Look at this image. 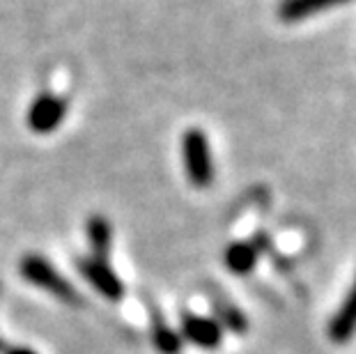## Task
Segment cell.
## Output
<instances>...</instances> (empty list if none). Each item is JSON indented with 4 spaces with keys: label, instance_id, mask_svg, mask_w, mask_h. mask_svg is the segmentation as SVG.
<instances>
[{
    "label": "cell",
    "instance_id": "obj_1",
    "mask_svg": "<svg viewBox=\"0 0 356 354\" xmlns=\"http://www.w3.org/2000/svg\"><path fill=\"white\" fill-rule=\"evenodd\" d=\"M181 154H184V170L188 182L198 189L209 186L214 179V161H211V150L202 129L198 127L186 129L184 138H181Z\"/></svg>",
    "mask_w": 356,
    "mask_h": 354
},
{
    "label": "cell",
    "instance_id": "obj_2",
    "mask_svg": "<svg viewBox=\"0 0 356 354\" xmlns=\"http://www.w3.org/2000/svg\"><path fill=\"white\" fill-rule=\"evenodd\" d=\"M21 276H24L28 283L47 290L49 295L58 297L60 301H67V304H76L79 301L76 288H74L49 260H44L42 255H26V258L21 260Z\"/></svg>",
    "mask_w": 356,
    "mask_h": 354
},
{
    "label": "cell",
    "instance_id": "obj_3",
    "mask_svg": "<svg viewBox=\"0 0 356 354\" xmlns=\"http://www.w3.org/2000/svg\"><path fill=\"white\" fill-rule=\"evenodd\" d=\"M65 113H67V102L63 99V97L44 92L30 104L28 127L35 134H51L63 124Z\"/></svg>",
    "mask_w": 356,
    "mask_h": 354
},
{
    "label": "cell",
    "instance_id": "obj_4",
    "mask_svg": "<svg viewBox=\"0 0 356 354\" xmlns=\"http://www.w3.org/2000/svg\"><path fill=\"white\" fill-rule=\"evenodd\" d=\"M79 272L92 288L111 301H120L124 297V283L118 274L108 267V262L102 258H86L79 260Z\"/></svg>",
    "mask_w": 356,
    "mask_h": 354
},
{
    "label": "cell",
    "instance_id": "obj_5",
    "mask_svg": "<svg viewBox=\"0 0 356 354\" xmlns=\"http://www.w3.org/2000/svg\"><path fill=\"white\" fill-rule=\"evenodd\" d=\"M181 341L193 343L195 348L216 350L223 343V327L214 318H202V315L184 313L181 315Z\"/></svg>",
    "mask_w": 356,
    "mask_h": 354
},
{
    "label": "cell",
    "instance_id": "obj_6",
    "mask_svg": "<svg viewBox=\"0 0 356 354\" xmlns=\"http://www.w3.org/2000/svg\"><path fill=\"white\" fill-rule=\"evenodd\" d=\"M354 334H356V276L347 297L343 299V304H340L336 315L329 322V338L333 343L338 345L350 343Z\"/></svg>",
    "mask_w": 356,
    "mask_h": 354
},
{
    "label": "cell",
    "instance_id": "obj_7",
    "mask_svg": "<svg viewBox=\"0 0 356 354\" xmlns=\"http://www.w3.org/2000/svg\"><path fill=\"white\" fill-rule=\"evenodd\" d=\"M345 3H350V0H280L278 19L283 24H297V21L310 19L315 14L333 10V7Z\"/></svg>",
    "mask_w": 356,
    "mask_h": 354
},
{
    "label": "cell",
    "instance_id": "obj_8",
    "mask_svg": "<svg viewBox=\"0 0 356 354\" xmlns=\"http://www.w3.org/2000/svg\"><path fill=\"white\" fill-rule=\"evenodd\" d=\"M257 253L260 251H257V246L251 242H234L228 246V251H225V267H228L232 274L244 276L255 269Z\"/></svg>",
    "mask_w": 356,
    "mask_h": 354
},
{
    "label": "cell",
    "instance_id": "obj_9",
    "mask_svg": "<svg viewBox=\"0 0 356 354\" xmlns=\"http://www.w3.org/2000/svg\"><path fill=\"white\" fill-rule=\"evenodd\" d=\"M211 308H214V313H216L214 320L221 327H228L230 331H234V334H244L248 329V320H246L244 311L234 306L230 299H225L221 295L211 297Z\"/></svg>",
    "mask_w": 356,
    "mask_h": 354
},
{
    "label": "cell",
    "instance_id": "obj_10",
    "mask_svg": "<svg viewBox=\"0 0 356 354\" xmlns=\"http://www.w3.org/2000/svg\"><path fill=\"white\" fill-rule=\"evenodd\" d=\"M152 343L161 354H179L181 352V336L175 329L168 327L161 313H154L152 318Z\"/></svg>",
    "mask_w": 356,
    "mask_h": 354
},
{
    "label": "cell",
    "instance_id": "obj_11",
    "mask_svg": "<svg viewBox=\"0 0 356 354\" xmlns=\"http://www.w3.org/2000/svg\"><path fill=\"white\" fill-rule=\"evenodd\" d=\"M88 239L95 248V258L106 260V255L111 253V242H113V230L108 218L104 216H92L88 221Z\"/></svg>",
    "mask_w": 356,
    "mask_h": 354
},
{
    "label": "cell",
    "instance_id": "obj_12",
    "mask_svg": "<svg viewBox=\"0 0 356 354\" xmlns=\"http://www.w3.org/2000/svg\"><path fill=\"white\" fill-rule=\"evenodd\" d=\"M10 354H37V352H33V350H28V348H14Z\"/></svg>",
    "mask_w": 356,
    "mask_h": 354
}]
</instances>
